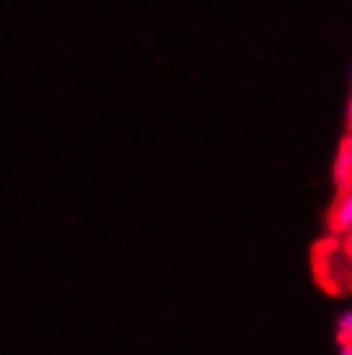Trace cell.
<instances>
[{
    "label": "cell",
    "instance_id": "277c9868",
    "mask_svg": "<svg viewBox=\"0 0 352 355\" xmlns=\"http://www.w3.org/2000/svg\"><path fill=\"white\" fill-rule=\"evenodd\" d=\"M340 245H342V250L347 252V258L352 260V230H347L344 234H340Z\"/></svg>",
    "mask_w": 352,
    "mask_h": 355
},
{
    "label": "cell",
    "instance_id": "3957f363",
    "mask_svg": "<svg viewBox=\"0 0 352 355\" xmlns=\"http://www.w3.org/2000/svg\"><path fill=\"white\" fill-rule=\"evenodd\" d=\"M337 343H340V353L352 355V311L344 314L337 327Z\"/></svg>",
    "mask_w": 352,
    "mask_h": 355
},
{
    "label": "cell",
    "instance_id": "7a4b0ae2",
    "mask_svg": "<svg viewBox=\"0 0 352 355\" xmlns=\"http://www.w3.org/2000/svg\"><path fill=\"white\" fill-rule=\"evenodd\" d=\"M329 230L335 232L337 237L352 230V188L340 191V196H337L335 206L329 211Z\"/></svg>",
    "mask_w": 352,
    "mask_h": 355
},
{
    "label": "cell",
    "instance_id": "6da1fadb",
    "mask_svg": "<svg viewBox=\"0 0 352 355\" xmlns=\"http://www.w3.org/2000/svg\"><path fill=\"white\" fill-rule=\"evenodd\" d=\"M317 275L326 291H352V260L340 245V237L337 242H324L317 250Z\"/></svg>",
    "mask_w": 352,
    "mask_h": 355
},
{
    "label": "cell",
    "instance_id": "5b68a950",
    "mask_svg": "<svg viewBox=\"0 0 352 355\" xmlns=\"http://www.w3.org/2000/svg\"><path fill=\"white\" fill-rule=\"evenodd\" d=\"M347 119H350V129H352V101H350V114H347Z\"/></svg>",
    "mask_w": 352,
    "mask_h": 355
}]
</instances>
